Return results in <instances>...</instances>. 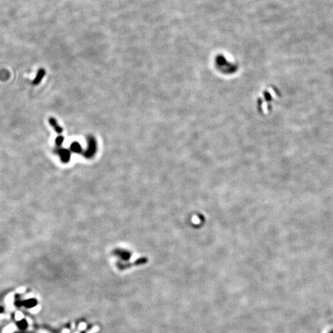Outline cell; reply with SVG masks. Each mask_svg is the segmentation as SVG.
Instances as JSON below:
<instances>
[{"mask_svg": "<svg viewBox=\"0 0 333 333\" xmlns=\"http://www.w3.org/2000/svg\"><path fill=\"white\" fill-rule=\"evenodd\" d=\"M15 333H23V332H15Z\"/></svg>", "mask_w": 333, "mask_h": 333, "instance_id": "10", "label": "cell"}, {"mask_svg": "<svg viewBox=\"0 0 333 333\" xmlns=\"http://www.w3.org/2000/svg\"><path fill=\"white\" fill-rule=\"evenodd\" d=\"M3 311H4L3 307H0V313H1V312H3Z\"/></svg>", "mask_w": 333, "mask_h": 333, "instance_id": "9", "label": "cell"}, {"mask_svg": "<svg viewBox=\"0 0 333 333\" xmlns=\"http://www.w3.org/2000/svg\"><path fill=\"white\" fill-rule=\"evenodd\" d=\"M82 333H84V332H82Z\"/></svg>", "mask_w": 333, "mask_h": 333, "instance_id": "11", "label": "cell"}, {"mask_svg": "<svg viewBox=\"0 0 333 333\" xmlns=\"http://www.w3.org/2000/svg\"><path fill=\"white\" fill-rule=\"evenodd\" d=\"M17 326L21 330L26 329L27 327H28V323H27L26 320V319L20 320L19 322H17Z\"/></svg>", "mask_w": 333, "mask_h": 333, "instance_id": "7", "label": "cell"}, {"mask_svg": "<svg viewBox=\"0 0 333 333\" xmlns=\"http://www.w3.org/2000/svg\"><path fill=\"white\" fill-rule=\"evenodd\" d=\"M70 150H71L73 152L77 153V154H79V153L82 151L80 144L77 142H73V144H72L71 146H70Z\"/></svg>", "mask_w": 333, "mask_h": 333, "instance_id": "6", "label": "cell"}, {"mask_svg": "<svg viewBox=\"0 0 333 333\" xmlns=\"http://www.w3.org/2000/svg\"><path fill=\"white\" fill-rule=\"evenodd\" d=\"M56 153L59 155L61 160L63 163L66 164L70 160V157H71V153L68 149L66 148H61V147H58V149L56 150Z\"/></svg>", "mask_w": 333, "mask_h": 333, "instance_id": "1", "label": "cell"}, {"mask_svg": "<svg viewBox=\"0 0 333 333\" xmlns=\"http://www.w3.org/2000/svg\"><path fill=\"white\" fill-rule=\"evenodd\" d=\"M37 305V301L35 299H29L23 302V305L26 308H33Z\"/></svg>", "mask_w": 333, "mask_h": 333, "instance_id": "5", "label": "cell"}, {"mask_svg": "<svg viewBox=\"0 0 333 333\" xmlns=\"http://www.w3.org/2000/svg\"><path fill=\"white\" fill-rule=\"evenodd\" d=\"M49 123H50V126L53 128L54 130L56 131L57 133L60 134V133H62L63 132V128L60 127V126L58 124L57 120H56L54 117H50V119H49Z\"/></svg>", "mask_w": 333, "mask_h": 333, "instance_id": "2", "label": "cell"}, {"mask_svg": "<svg viewBox=\"0 0 333 333\" xmlns=\"http://www.w3.org/2000/svg\"><path fill=\"white\" fill-rule=\"evenodd\" d=\"M63 141H64V137H63V136H60H60H58V137L56 138V140H55V144H56V145L58 146V147H60V146L63 144Z\"/></svg>", "mask_w": 333, "mask_h": 333, "instance_id": "8", "label": "cell"}, {"mask_svg": "<svg viewBox=\"0 0 333 333\" xmlns=\"http://www.w3.org/2000/svg\"><path fill=\"white\" fill-rule=\"evenodd\" d=\"M95 150H96V143L95 141L93 138H90L89 140V149L87 150V151L86 152V156L87 157H90L92 156L93 153H94Z\"/></svg>", "mask_w": 333, "mask_h": 333, "instance_id": "4", "label": "cell"}, {"mask_svg": "<svg viewBox=\"0 0 333 333\" xmlns=\"http://www.w3.org/2000/svg\"><path fill=\"white\" fill-rule=\"evenodd\" d=\"M46 75V70L43 68H41L38 70L36 73V76L35 77V79L33 81V85H38L40 83V82L42 81V79H43V77Z\"/></svg>", "mask_w": 333, "mask_h": 333, "instance_id": "3", "label": "cell"}]
</instances>
